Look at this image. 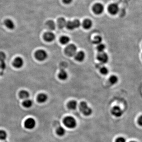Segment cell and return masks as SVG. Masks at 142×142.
I'll return each mask as SVG.
<instances>
[{
  "label": "cell",
  "instance_id": "6da1fadb",
  "mask_svg": "<svg viewBox=\"0 0 142 142\" xmlns=\"http://www.w3.org/2000/svg\"><path fill=\"white\" fill-rule=\"evenodd\" d=\"M79 108L80 112L85 116H89L92 114V109L88 106L86 102H81L80 104Z\"/></svg>",
  "mask_w": 142,
  "mask_h": 142
},
{
  "label": "cell",
  "instance_id": "7a4b0ae2",
  "mask_svg": "<svg viewBox=\"0 0 142 142\" xmlns=\"http://www.w3.org/2000/svg\"><path fill=\"white\" fill-rule=\"evenodd\" d=\"M63 122L66 127L70 129L75 128L77 125L75 119L72 116L66 117L64 119Z\"/></svg>",
  "mask_w": 142,
  "mask_h": 142
},
{
  "label": "cell",
  "instance_id": "3957f363",
  "mask_svg": "<svg viewBox=\"0 0 142 142\" xmlns=\"http://www.w3.org/2000/svg\"><path fill=\"white\" fill-rule=\"evenodd\" d=\"M77 48L75 45L73 44H69L68 45L65 49V54L69 57H72L75 56L76 54Z\"/></svg>",
  "mask_w": 142,
  "mask_h": 142
},
{
  "label": "cell",
  "instance_id": "277c9868",
  "mask_svg": "<svg viewBox=\"0 0 142 142\" xmlns=\"http://www.w3.org/2000/svg\"><path fill=\"white\" fill-rule=\"evenodd\" d=\"M35 57L39 61H43L47 58L48 54L46 51L44 50H38L36 52Z\"/></svg>",
  "mask_w": 142,
  "mask_h": 142
},
{
  "label": "cell",
  "instance_id": "5b68a950",
  "mask_svg": "<svg viewBox=\"0 0 142 142\" xmlns=\"http://www.w3.org/2000/svg\"><path fill=\"white\" fill-rule=\"evenodd\" d=\"M80 26V21L76 19L73 21H69L67 22L66 27L69 30H73L75 28L79 27Z\"/></svg>",
  "mask_w": 142,
  "mask_h": 142
},
{
  "label": "cell",
  "instance_id": "8992f818",
  "mask_svg": "<svg viewBox=\"0 0 142 142\" xmlns=\"http://www.w3.org/2000/svg\"><path fill=\"white\" fill-rule=\"evenodd\" d=\"M97 60L102 64H105L108 62L109 57L108 54L105 52L99 53L97 56Z\"/></svg>",
  "mask_w": 142,
  "mask_h": 142
},
{
  "label": "cell",
  "instance_id": "52a82bcc",
  "mask_svg": "<svg viewBox=\"0 0 142 142\" xmlns=\"http://www.w3.org/2000/svg\"><path fill=\"white\" fill-rule=\"evenodd\" d=\"M112 114L116 117H120L123 115V111L119 106H114L111 110Z\"/></svg>",
  "mask_w": 142,
  "mask_h": 142
},
{
  "label": "cell",
  "instance_id": "ba28073f",
  "mask_svg": "<svg viewBox=\"0 0 142 142\" xmlns=\"http://www.w3.org/2000/svg\"><path fill=\"white\" fill-rule=\"evenodd\" d=\"M36 124L35 120L32 118H28L24 122V126L28 129H32L35 127Z\"/></svg>",
  "mask_w": 142,
  "mask_h": 142
},
{
  "label": "cell",
  "instance_id": "9c48e42d",
  "mask_svg": "<svg viewBox=\"0 0 142 142\" xmlns=\"http://www.w3.org/2000/svg\"><path fill=\"white\" fill-rule=\"evenodd\" d=\"M104 7L103 5L100 3H97L93 6V10L94 13L97 15H100L103 12Z\"/></svg>",
  "mask_w": 142,
  "mask_h": 142
},
{
  "label": "cell",
  "instance_id": "30bf717a",
  "mask_svg": "<svg viewBox=\"0 0 142 142\" xmlns=\"http://www.w3.org/2000/svg\"><path fill=\"white\" fill-rule=\"evenodd\" d=\"M24 64L23 59L20 57H18L15 58L13 61V65L16 68H21L23 67Z\"/></svg>",
  "mask_w": 142,
  "mask_h": 142
},
{
  "label": "cell",
  "instance_id": "8fae6325",
  "mask_svg": "<svg viewBox=\"0 0 142 142\" xmlns=\"http://www.w3.org/2000/svg\"><path fill=\"white\" fill-rule=\"evenodd\" d=\"M6 59V55L3 52H0V69L4 71L6 68V64L5 60Z\"/></svg>",
  "mask_w": 142,
  "mask_h": 142
},
{
  "label": "cell",
  "instance_id": "7c38bea8",
  "mask_svg": "<svg viewBox=\"0 0 142 142\" xmlns=\"http://www.w3.org/2000/svg\"><path fill=\"white\" fill-rule=\"evenodd\" d=\"M119 10V7L116 4H111L108 7V11L112 15H115L117 14Z\"/></svg>",
  "mask_w": 142,
  "mask_h": 142
},
{
  "label": "cell",
  "instance_id": "4fadbf2b",
  "mask_svg": "<svg viewBox=\"0 0 142 142\" xmlns=\"http://www.w3.org/2000/svg\"><path fill=\"white\" fill-rule=\"evenodd\" d=\"M43 38L46 42H53L55 39V36L53 32H48L44 34Z\"/></svg>",
  "mask_w": 142,
  "mask_h": 142
},
{
  "label": "cell",
  "instance_id": "5bb4252c",
  "mask_svg": "<svg viewBox=\"0 0 142 142\" xmlns=\"http://www.w3.org/2000/svg\"><path fill=\"white\" fill-rule=\"evenodd\" d=\"M75 58L77 61L81 62L84 60L85 57V54L83 51H80L77 53L75 54Z\"/></svg>",
  "mask_w": 142,
  "mask_h": 142
},
{
  "label": "cell",
  "instance_id": "9a60e30c",
  "mask_svg": "<svg viewBox=\"0 0 142 142\" xmlns=\"http://www.w3.org/2000/svg\"><path fill=\"white\" fill-rule=\"evenodd\" d=\"M6 27L9 30H13L15 28V24L14 22L10 19H7L4 21Z\"/></svg>",
  "mask_w": 142,
  "mask_h": 142
},
{
  "label": "cell",
  "instance_id": "2e32d148",
  "mask_svg": "<svg viewBox=\"0 0 142 142\" xmlns=\"http://www.w3.org/2000/svg\"><path fill=\"white\" fill-rule=\"evenodd\" d=\"M48 99V96L46 94L42 93L39 94L37 97V101L39 103H44Z\"/></svg>",
  "mask_w": 142,
  "mask_h": 142
},
{
  "label": "cell",
  "instance_id": "e0dca14e",
  "mask_svg": "<svg viewBox=\"0 0 142 142\" xmlns=\"http://www.w3.org/2000/svg\"><path fill=\"white\" fill-rule=\"evenodd\" d=\"M83 26L84 28L86 30L90 29L92 26V21L89 19H87L83 21Z\"/></svg>",
  "mask_w": 142,
  "mask_h": 142
},
{
  "label": "cell",
  "instance_id": "ac0fdd59",
  "mask_svg": "<svg viewBox=\"0 0 142 142\" xmlns=\"http://www.w3.org/2000/svg\"><path fill=\"white\" fill-rule=\"evenodd\" d=\"M58 77L60 79L62 80H65L68 78V73L64 69H62L58 74Z\"/></svg>",
  "mask_w": 142,
  "mask_h": 142
},
{
  "label": "cell",
  "instance_id": "d6986e66",
  "mask_svg": "<svg viewBox=\"0 0 142 142\" xmlns=\"http://www.w3.org/2000/svg\"><path fill=\"white\" fill-rule=\"evenodd\" d=\"M19 95L21 98L25 100V99H27L29 98L30 96V94L27 91L23 90L20 92Z\"/></svg>",
  "mask_w": 142,
  "mask_h": 142
},
{
  "label": "cell",
  "instance_id": "ffe728a7",
  "mask_svg": "<svg viewBox=\"0 0 142 142\" xmlns=\"http://www.w3.org/2000/svg\"><path fill=\"white\" fill-rule=\"evenodd\" d=\"M77 106V102L75 100H72L68 103V107L69 109L74 110L76 109Z\"/></svg>",
  "mask_w": 142,
  "mask_h": 142
},
{
  "label": "cell",
  "instance_id": "44dd1931",
  "mask_svg": "<svg viewBox=\"0 0 142 142\" xmlns=\"http://www.w3.org/2000/svg\"><path fill=\"white\" fill-rule=\"evenodd\" d=\"M67 22L64 18H60L58 21V27L60 29H62L65 27H66Z\"/></svg>",
  "mask_w": 142,
  "mask_h": 142
},
{
  "label": "cell",
  "instance_id": "7402d4cb",
  "mask_svg": "<svg viewBox=\"0 0 142 142\" xmlns=\"http://www.w3.org/2000/svg\"><path fill=\"white\" fill-rule=\"evenodd\" d=\"M46 25L47 27V28L50 31H54L55 29V23L53 21L50 20L47 22Z\"/></svg>",
  "mask_w": 142,
  "mask_h": 142
},
{
  "label": "cell",
  "instance_id": "603a6c76",
  "mask_svg": "<svg viewBox=\"0 0 142 142\" xmlns=\"http://www.w3.org/2000/svg\"><path fill=\"white\" fill-rule=\"evenodd\" d=\"M70 41L69 37L65 36H62L60 39V42L62 45H66L68 44Z\"/></svg>",
  "mask_w": 142,
  "mask_h": 142
},
{
  "label": "cell",
  "instance_id": "cb8c5ba5",
  "mask_svg": "<svg viewBox=\"0 0 142 142\" xmlns=\"http://www.w3.org/2000/svg\"><path fill=\"white\" fill-rule=\"evenodd\" d=\"M23 106L26 108H30L33 105V102L31 99H25L23 102Z\"/></svg>",
  "mask_w": 142,
  "mask_h": 142
},
{
  "label": "cell",
  "instance_id": "d4e9b609",
  "mask_svg": "<svg viewBox=\"0 0 142 142\" xmlns=\"http://www.w3.org/2000/svg\"><path fill=\"white\" fill-rule=\"evenodd\" d=\"M57 133L59 136H63L65 134V129L62 126H59L57 129Z\"/></svg>",
  "mask_w": 142,
  "mask_h": 142
},
{
  "label": "cell",
  "instance_id": "484cf974",
  "mask_svg": "<svg viewBox=\"0 0 142 142\" xmlns=\"http://www.w3.org/2000/svg\"><path fill=\"white\" fill-rule=\"evenodd\" d=\"M109 80L110 83L111 84L114 85V84H116L117 82H118V79L116 76L113 75L110 77Z\"/></svg>",
  "mask_w": 142,
  "mask_h": 142
},
{
  "label": "cell",
  "instance_id": "4316f807",
  "mask_svg": "<svg viewBox=\"0 0 142 142\" xmlns=\"http://www.w3.org/2000/svg\"><path fill=\"white\" fill-rule=\"evenodd\" d=\"M7 137V133L3 130H0V140H5Z\"/></svg>",
  "mask_w": 142,
  "mask_h": 142
},
{
  "label": "cell",
  "instance_id": "83f0119b",
  "mask_svg": "<svg viewBox=\"0 0 142 142\" xmlns=\"http://www.w3.org/2000/svg\"><path fill=\"white\" fill-rule=\"evenodd\" d=\"M102 39L101 36H97L95 37L93 41V42L94 44L99 45L102 43Z\"/></svg>",
  "mask_w": 142,
  "mask_h": 142
},
{
  "label": "cell",
  "instance_id": "f1b7e54d",
  "mask_svg": "<svg viewBox=\"0 0 142 142\" xmlns=\"http://www.w3.org/2000/svg\"><path fill=\"white\" fill-rule=\"evenodd\" d=\"M100 72L102 74L106 75L109 73V70L108 68L105 66H102L100 68Z\"/></svg>",
  "mask_w": 142,
  "mask_h": 142
},
{
  "label": "cell",
  "instance_id": "f546056e",
  "mask_svg": "<svg viewBox=\"0 0 142 142\" xmlns=\"http://www.w3.org/2000/svg\"><path fill=\"white\" fill-rule=\"evenodd\" d=\"M105 46L104 44L100 43V44L98 45L97 47V49L98 51L99 52V53H102V52H103L104 51L105 49Z\"/></svg>",
  "mask_w": 142,
  "mask_h": 142
},
{
  "label": "cell",
  "instance_id": "4dcf8cb0",
  "mask_svg": "<svg viewBox=\"0 0 142 142\" xmlns=\"http://www.w3.org/2000/svg\"><path fill=\"white\" fill-rule=\"evenodd\" d=\"M115 142H126V139L124 137L121 136L116 139Z\"/></svg>",
  "mask_w": 142,
  "mask_h": 142
},
{
  "label": "cell",
  "instance_id": "1f68e13d",
  "mask_svg": "<svg viewBox=\"0 0 142 142\" xmlns=\"http://www.w3.org/2000/svg\"><path fill=\"white\" fill-rule=\"evenodd\" d=\"M137 123L140 126H142V115L140 116L137 119Z\"/></svg>",
  "mask_w": 142,
  "mask_h": 142
},
{
  "label": "cell",
  "instance_id": "d6a6232c",
  "mask_svg": "<svg viewBox=\"0 0 142 142\" xmlns=\"http://www.w3.org/2000/svg\"><path fill=\"white\" fill-rule=\"evenodd\" d=\"M73 0H63V2L66 4H71Z\"/></svg>",
  "mask_w": 142,
  "mask_h": 142
},
{
  "label": "cell",
  "instance_id": "836d02e7",
  "mask_svg": "<svg viewBox=\"0 0 142 142\" xmlns=\"http://www.w3.org/2000/svg\"><path fill=\"white\" fill-rule=\"evenodd\" d=\"M136 142V141H134V140H132V141H130V142Z\"/></svg>",
  "mask_w": 142,
  "mask_h": 142
},
{
  "label": "cell",
  "instance_id": "e575fe53",
  "mask_svg": "<svg viewBox=\"0 0 142 142\" xmlns=\"http://www.w3.org/2000/svg\"><path fill=\"white\" fill-rule=\"evenodd\" d=\"M1 142H7V141H6V140H4V141H2Z\"/></svg>",
  "mask_w": 142,
  "mask_h": 142
},
{
  "label": "cell",
  "instance_id": "d590c367",
  "mask_svg": "<svg viewBox=\"0 0 142 142\" xmlns=\"http://www.w3.org/2000/svg\"></svg>",
  "mask_w": 142,
  "mask_h": 142
}]
</instances>
